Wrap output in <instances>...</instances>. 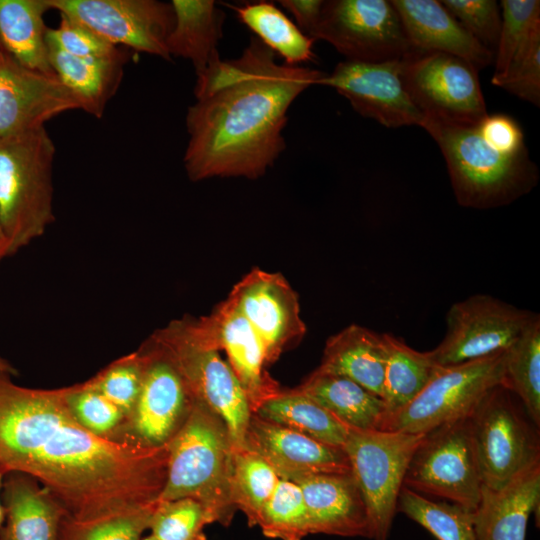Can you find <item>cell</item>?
I'll list each match as a JSON object with an SVG mask.
<instances>
[{
	"mask_svg": "<svg viewBox=\"0 0 540 540\" xmlns=\"http://www.w3.org/2000/svg\"><path fill=\"white\" fill-rule=\"evenodd\" d=\"M157 503L91 519L66 516L61 525L60 540H141L149 529Z\"/></svg>",
	"mask_w": 540,
	"mask_h": 540,
	"instance_id": "cell-37",
	"label": "cell"
},
{
	"mask_svg": "<svg viewBox=\"0 0 540 540\" xmlns=\"http://www.w3.org/2000/svg\"><path fill=\"white\" fill-rule=\"evenodd\" d=\"M499 6L501 29L494 54L495 76L503 75L513 60L540 37L539 0H502Z\"/></svg>",
	"mask_w": 540,
	"mask_h": 540,
	"instance_id": "cell-36",
	"label": "cell"
},
{
	"mask_svg": "<svg viewBox=\"0 0 540 540\" xmlns=\"http://www.w3.org/2000/svg\"><path fill=\"white\" fill-rule=\"evenodd\" d=\"M56 28H48L47 43L64 53L82 58H122L117 46L107 42L85 26L63 15Z\"/></svg>",
	"mask_w": 540,
	"mask_h": 540,
	"instance_id": "cell-43",
	"label": "cell"
},
{
	"mask_svg": "<svg viewBox=\"0 0 540 540\" xmlns=\"http://www.w3.org/2000/svg\"><path fill=\"white\" fill-rule=\"evenodd\" d=\"M424 436L350 429L343 449L365 501L374 540H387L407 467Z\"/></svg>",
	"mask_w": 540,
	"mask_h": 540,
	"instance_id": "cell-8",
	"label": "cell"
},
{
	"mask_svg": "<svg viewBox=\"0 0 540 540\" xmlns=\"http://www.w3.org/2000/svg\"><path fill=\"white\" fill-rule=\"evenodd\" d=\"M295 389L350 429L381 430L387 414L382 398L343 376L314 370Z\"/></svg>",
	"mask_w": 540,
	"mask_h": 540,
	"instance_id": "cell-27",
	"label": "cell"
},
{
	"mask_svg": "<svg viewBox=\"0 0 540 540\" xmlns=\"http://www.w3.org/2000/svg\"><path fill=\"white\" fill-rule=\"evenodd\" d=\"M75 109L79 101L56 75L28 69L0 50V140L44 127Z\"/></svg>",
	"mask_w": 540,
	"mask_h": 540,
	"instance_id": "cell-18",
	"label": "cell"
},
{
	"mask_svg": "<svg viewBox=\"0 0 540 540\" xmlns=\"http://www.w3.org/2000/svg\"><path fill=\"white\" fill-rule=\"evenodd\" d=\"M228 299L259 338L268 366L306 332L298 296L279 273L253 269L233 287Z\"/></svg>",
	"mask_w": 540,
	"mask_h": 540,
	"instance_id": "cell-17",
	"label": "cell"
},
{
	"mask_svg": "<svg viewBox=\"0 0 540 540\" xmlns=\"http://www.w3.org/2000/svg\"><path fill=\"white\" fill-rule=\"evenodd\" d=\"M397 511L423 526L438 540H477L472 511L458 504L435 502L403 486Z\"/></svg>",
	"mask_w": 540,
	"mask_h": 540,
	"instance_id": "cell-34",
	"label": "cell"
},
{
	"mask_svg": "<svg viewBox=\"0 0 540 540\" xmlns=\"http://www.w3.org/2000/svg\"><path fill=\"white\" fill-rule=\"evenodd\" d=\"M48 58L57 78L77 98L80 109L101 118L123 75L125 58H82L47 43Z\"/></svg>",
	"mask_w": 540,
	"mask_h": 540,
	"instance_id": "cell-28",
	"label": "cell"
},
{
	"mask_svg": "<svg viewBox=\"0 0 540 540\" xmlns=\"http://www.w3.org/2000/svg\"><path fill=\"white\" fill-rule=\"evenodd\" d=\"M385 364L382 334L351 324L326 341L316 370L346 377L382 398Z\"/></svg>",
	"mask_w": 540,
	"mask_h": 540,
	"instance_id": "cell-25",
	"label": "cell"
},
{
	"mask_svg": "<svg viewBox=\"0 0 540 540\" xmlns=\"http://www.w3.org/2000/svg\"><path fill=\"white\" fill-rule=\"evenodd\" d=\"M538 315L487 294L470 296L449 308L445 336L431 355L447 367L500 353Z\"/></svg>",
	"mask_w": 540,
	"mask_h": 540,
	"instance_id": "cell-14",
	"label": "cell"
},
{
	"mask_svg": "<svg viewBox=\"0 0 540 540\" xmlns=\"http://www.w3.org/2000/svg\"><path fill=\"white\" fill-rule=\"evenodd\" d=\"M501 385L514 393L540 426V317L529 324L504 352Z\"/></svg>",
	"mask_w": 540,
	"mask_h": 540,
	"instance_id": "cell-33",
	"label": "cell"
},
{
	"mask_svg": "<svg viewBox=\"0 0 540 540\" xmlns=\"http://www.w3.org/2000/svg\"><path fill=\"white\" fill-rule=\"evenodd\" d=\"M492 84L527 101L540 105V37L513 60L507 71L500 76L493 75Z\"/></svg>",
	"mask_w": 540,
	"mask_h": 540,
	"instance_id": "cell-44",
	"label": "cell"
},
{
	"mask_svg": "<svg viewBox=\"0 0 540 540\" xmlns=\"http://www.w3.org/2000/svg\"><path fill=\"white\" fill-rule=\"evenodd\" d=\"M401 78L426 119L475 125L488 114L478 68L463 58L411 49L401 58Z\"/></svg>",
	"mask_w": 540,
	"mask_h": 540,
	"instance_id": "cell-9",
	"label": "cell"
},
{
	"mask_svg": "<svg viewBox=\"0 0 540 540\" xmlns=\"http://www.w3.org/2000/svg\"><path fill=\"white\" fill-rule=\"evenodd\" d=\"M150 337L174 361L194 397L225 422L235 451L244 450L253 412L228 362L199 331L194 318L173 320Z\"/></svg>",
	"mask_w": 540,
	"mask_h": 540,
	"instance_id": "cell-6",
	"label": "cell"
},
{
	"mask_svg": "<svg viewBox=\"0 0 540 540\" xmlns=\"http://www.w3.org/2000/svg\"><path fill=\"white\" fill-rule=\"evenodd\" d=\"M477 124L426 119L422 128L438 144L461 206L487 209L510 204L536 186L538 168L528 150L511 153L498 148L480 133Z\"/></svg>",
	"mask_w": 540,
	"mask_h": 540,
	"instance_id": "cell-4",
	"label": "cell"
},
{
	"mask_svg": "<svg viewBox=\"0 0 540 540\" xmlns=\"http://www.w3.org/2000/svg\"><path fill=\"white\" fill-rule=\"evenodd\" d=\"M144 370L145 355L139 348L114 360L85 382L120 408L127 418L140 393Z\"/></svg>",
	"mask_w": 540,
	"mask_h": 540,
	"instance_id": "cell-41",
	"label": "cell"
},
{
	"mask_svg": "<svg viewBox=\"0 0 540 540\" xmlns=\"http://www.w3.org/2000/svg\"><path fill=\"white\" fill-rule=\"evenodd\" d=\"M55 151L45 127L0 140V227L7 256L41 237L55 219Z\"/></svg>",
	"mask_w": 540,
	"mask_h": 540,
	"instance_id": "cell-5",
	"label": "cell"
},
{
	"mask_svg": "<svg viewBox=\"0 0 540 540\" xmlns=\"http://www.w3.org/2000/svg\"><path fill=\"white\" fill-rule=\"evenodd\" d=\"M0 371V470L24 473L48 489L74 519L158 502L168 446L114 442L84 428L63 388L17 385Z\"/></svg>",
	"mask_w": 540,
	"mask_h": 540,
	"instance_id": "cell-1",
	"label": "cell"
},
{
	"mask_svg": "<svg viewBox=\"0 0 540 540\" xmlns=\"http://www.w3.org/2000/svg\"><path fill=\"white\" fill-rule=\"evenodd\" d=\"M403 486L474 511L481 497L469 417L426 433L415 450Z\"/></svg>",
	"mask_w": 540,
	"mask_h": 540,
	"instance_id": "cell-12",
	"label": "cell"
},
{
	"mask_svg": "<svg viewBox=\"0 0 540 540\" xmlns=\"http://www.w3.org/2000/svg\"><path fill=\"white\" fill-rule=\"evenodd\" d=\"M254 413L265 420L340 448H343L350 432V428L295 388L282 390L266 400Z\"/></svg>",
	"mask_w": 540,
	"mask_h": 540,
	"instance_id": "cell-30",
	"label": "cell"
},
{
	"mask_svg": "<svg viewBox=\"0 0 540 540\" xmlns=\"http://www.w3.org/2000/svg\"><path fill=\"white\" fill-rule=\"evenodd\" d=\"M0 249L4 250L7 256V245H6V241L2 233L1 227H0Z\"/></svg>",
	"mask_w": 540,
	"mask_h": 540,
	"instance_id": "cell-49",
	"label": "cell"
},
{
	"mask_svg": "<svg viewBox=\"0 0 540 540\" xmlns=\"http://www.w3.org/2000/svg\"><path fill=\"white\" fill-rule=\"evenodd\" d=\"M214 523L209 510L192 498L158 501L149 530L158 540H206L204 529Z\"/></svg>",
	"mask_w": 540,
	"mask_h": 540,
	"instance_id": "cell-39",
	"label": "cell"
},
{
	"mask_svg": "<svg viewBox=\"0 0 540 540\" xmlns=\"http://www.w3.org/2000/svg\"><path fill=\"white\" fill-rule=\"evenodd\" d=\"M141 540H158V539L150 534L148 536L142 537Z\"/></svg>",
	"mask_w": 540,
	"mask_h": 540,
	"instance_id": "cell-50",
	"label": "cell"
},
{
	"mask_svg": "<svg viewBox=\"0 0 540 540\" xmlns=\"http://www.w3.org/2000/svg\"><path fill=\"white\" fill-rule=\"evenodd\" d=\"M279 481L274 469L260 456L247 449L235 451L233 501L250 526H257L261 511Z\"/></svg>",
	"mask_w": 540,
	"mask_h": 540,
	"instance_id": "cell-35",
	"label": "cell"
},
{
	"mask_svg": "<svg viewBox=\"0 0 540 540\" xmlns=\"http://www.w3.org/2000/svg\"><path fill=\"white\" fill-rule=\"evenodd\" d=\"M47 0H0L1 48L20 65L55 75L48 58Z\"/></svg>",
	"mask_w": 540,
	"mask_h": 540,
	"instance_id": "cell-29",
	"label": "cell"
},
{
	"mask_svg": "<svg viewBox=\"0 0 540 540\" xmlns=\"http://www.w3.org/2000/svg\"><path fill=\"white\" fill-rule=\"evenodd\" d=\"M171 5L174 24L167 39L169 55L190 60L199 75L220 59L217 47L226 15L212 0H172Z\"/></svg>",
	"mask_w": 540,
	"mask_h": 540,
	"instance_id": "cell-26",
	"label": "cell"
},
{
	"mask_svg": "<svg viewBox=\"0 0 540 540\" xmlns=\"http://www.w3.org/2000/svg\"><path fill=\"white\" fill-rule=\"evenodd\" d=\"M540 502V461L513 477L502 488L481 486L472 512L477 540H525L529 517Z\"/></svg>",
	"mask_w": 540,
	"mask_h": 540,
	"instance_id": "cell-23",
	"label": "cell"
},
{
	"mask_svg": "<svg viewBox=\"0 0 540 540\" xmlns=\"http://www.w3.org/2000/svg\"><path fill=\"white\" fill-rule=\"evenodd\" d=\"M480 133L498 148L511 153L527 151L519 123L502 113L487 114L477 124Z\"/></svg>",
	"mask_w": 540,
	"mask_h": 540,
	"instance_id": "cell-45",
	"label": "cell"
},
{
	"mask_svg": "<svg viewBox=\"0 0 540 540\" xmlns=\"http://www.w3.org/2000/svg\"><path fill=\"white\" fill-rule=\"evenodd\" d=\"M483 486L497 490L540 461L539 428L519 398L501 384L491 388L469 416Z\"/></svg>",
	"mask_w": 540,
	"mask_h": 540,
	"instance_id": "cell-7",
	"label": "cell"
},
{
	"mask_svg": "<svg viewBox=\"0 0 540 540\" xmlns=\"http://www.w3.org/2000/svg\"><path fill=\"white\" fill-rule=\"evenodd\" d=\"M275 56L254 36L240 57L220 58L196 75L183 158L190 180L256 179L284 151L291 104L325 73L280 64Z\"/></svg>",
	"mask_w": 540,
	"mask_h": 540,
	"instance_id": "cell-2",
	"label": "cell"
},
{
	"mask_svg": "<svg viewBox=\"0 0 540 540\" xmlns=\"http://www.w3.org/2000/svg\"><path fill=\"white\" fill-rule=\"evenodd\" d=\"M319 85L334 88L360 115L388 128L416 125L426 117L414 104L401 78V58L381 62L344 60Z\"/></svg>",
	"mask_w": 540,
	"mask_h": 540,
	"instance_id": "cell-16",
	"label": "cell"
},
{
	"mask_svg": "<svg viewBox=\"0 0 540 540\" xmlns=\"http://www.w3.org/2000/svg\"><path fill=\"white\" fill-rule=\"evenodd\" d=\"M50 9L85 26L114 46L171 60V3L156 0H47Z\"/></svg>",
	"mask_w": 540,
	"mask_h": 540,
	"instance_id": "cell-15",
	"label": "cell"
},
{
	"mask_svg": "<svg viewBox=\"0 0 540 540\" xmlns=\"http://www.w3.org/2000/svg\"><path fill=\"white\" fill-rule=\"evenodd\" d=\"M3 479H4V473L0 470V528L3 525L4 519H5L4 508L1 502V489H2Z\"/></svg>",
	"mask_w": 540,
	"mask_h": 540,
	"instance_id": "cell-48",
	"label": "cell"
},
{
	"mask_svg": "<svg viewBox=\"0 0 540 540\" xmlns=\"http://www.w3.org/2000/svg\"><path fill=\"white\" fill-rule=\"evenodd\" d=\"M292 482L302 491L310 534L372 538L369 513L351 473L306 474Z\"/></svg>",
	"mask_w": 540,
	"mask_h": 540,
	"instance_id": "cell-21",
	"label": "cell"
},
{
	"mask_svg": "<svg viewBox=\"0 0 540 540\" xmlns=\"http://www.w3.org/2000/svg\"><path fill=\"white\" fill-rule=\"evenodd\" d=\"M64 401L72 416L93 434L114 441L126 420L125 413L86 382L63 387Z\"/></svg>",
	"mask_w": 540,
	"mask_h": 540,
	"instance_id": "cell-40",
	"label": "cell"
},
{
	"mask_svg": "<svg viewBox=\"0 0 540 540\" xmlns=\"http://www.w3.org/2000/svg\"><path fill=\"white\" fill-rule=\"evenodd\" d=\"M504 352L454 366H441L410 403L385 416L381 430L426 434L469 417L484 395L501 384Z\"/></svg>",
	"mask_w": 540,
	"mask_h": 540,
	"instance_id": "cell-10",
	"label": "cell"
},
{
	"mask_svg": "<svg viewBox=\"0 0 540 540\" xmlns=\"http://www.w3.org/2000/svg\"><path fill=\"white\" fill-rule=\"evenodd\" d=\"M194 320L206 339L225 352L253 413L282 391L266 370L268 364L259 338L228 298L210 315Z\"/></svg>",
	"mask_w": 540,
	"mask_h": 540,
	"instance_id": "cell-19",
	"label": "cell"
},
{
	"mask_svg": "<svg viewBox=\"0 0 540 540\" xmlns=\"http://www.w3.org/2000/svg\"><path fill=\"white\" fill-rule=\"evenodd\" d=\"M167 446L166 478L158 501L195 499L214 522L228 526L237 508L232 495L235 447L225 422L195 398Z\"/></svg>",
	"mask_w": 540,
	"mask_h": 540,
	"instance_id": "cell-3",
	"label": "cell"
},
{
	"mask_svg": "<svg viewBox=\"0 0 540 540\" xmlns=\"http://www.w3.org/2000/svg\"><path fill=\"white\" fill-rule=\"evenodd\" d=\"M309 37L353 61L399 59L411 50L398 13L386 0L324 1Z\"/></svg>",
	"mask_w": 540,
	"mask_h": 540,
	"instance_id": "cell-13",
	"label": "cell"
},
{
	"mask_svg": "<svg viewBox=\"0 0 540 540\" xmlns=\"http://www.w3.org/2000/svg\"><path fill=\"white\" fill-rule=\"evenodd\" d=\"M4 257H6V253L4 250L0 249V260Z\"/></svg>",
	"mask_w": 540,
	"mask_h": 540,
	"instance_id": "cell-51",
	"label": "cell"
},
{
	"mask_svg": "<svg viewBox=\"0 0 540 540\" xmlns=\"http://www.w3.org/2000/svg\"><path fill=\"white\" fill-rule=\"evenodd\" d=\"M1 49H2V48H1V44H0V50H1Z\"/></svg>",
	"mask_w": 540,
	"mask_h": 540,
	"instance_id": "cell-52",
	"label": "cell"
},
{
	"mask_svg": "<svg viewBox=\"0 0 540 540\" xmlns=\"http://www.w3.org/2000/svg\"><path fill=\"white\" fill-rule=\"evenodd\" d=\"M382 336L386 349L382 399L390 414L410 403L441 366L430 351H417L389 333Z\"/></svg>",
	"mask_w": 540,
	"mask_h": 540,
	"instance_id": "cell-31",
	"label": "cell"
},
{
	"mask_svg": "<svg viewBox=\"0 0 540 540\" xmlns=\"http://www.w3.org/2000/svg\"><path fill=\"white\" fill-rule=\"evenodd\" d=\"M245 449L264 459L280 479L293 481L306 474L351 473L343 448L318 441L252 413Z\"/></svg>",
	"mask_w": 540,
	"mask_h": 540,
	"instance_id": "cell-20",
	"label": "cell"
},
{
	"mask_svg": "<svg viewBox=\"0 0 540 540\" xmlns=\"http://www.w3.org/2000/svg\"><path fill=\"white\" fill-rule=\"evenodd\" d=\"M411 49L452 54L478 69L490 65L494 52L478 42L436 0H392Z\"/></svg>",
	"mask_w": 540,
	"mask_h": 540,
	"instance_id": "cell-22",
	"label": "cell"
},
{
	"mask_svg": "<svg viewBox=\"0 0 540 540\" xmlns=\"http://www.w3.org/2000/svg\"><path fill=\"white\" fill-rule=\"evenodd\" d=\"M0 371L7 372L11 374L12 376L17 375V370L15 369V367H13V365L10 362L2 358L1 356H0Z\"/></svg>",
	"mask_w": 540,
	"mask_h": 540,
	"instance_id": "cell-47",
	"label": "cell"
},
{
	"mask_svg": "<svg viewBox=\"0 0 540 540\" xmlns=\"http://www.w3.org/2000/svg\"><path fill=\"white\" fill-rule=\"evenodd\" d=\"M278 3L292 13L298 28L309 37L319 20L324 1L280 0Z\"/></svg>",
	"mask_w": 540,
	"mask_h": 540,
	"instance_id": "cell-46",
	"label": "cell"
},
{
	"mask_svg": "<svg viewBox=\"0 0 540 540\" xmlns=\"http://www.w3.org/2000/svg\"><path fill=\"white\" fill-rule=\"evenodd\" d=\"M1 502L5 519L0 540H60L64 506L32 477L10 472L4 475Z\"/></svg>",
	"mask_w": 540,
	"mask_h": 540,
	"instance_id": "cell-24",
	"label": "cell"
},
{
	"mask_svg": "<svg viewBox=\"0 0 540 540\" xmlns=\"http://www.w3.org/2000/svg\"><path fill=\"white\" fill-rule=\"evenodd\" d=\"M140 349L145 355L142 386L116 442L163 447L186 421L195 397L174 361L151 337Z\"/></svg>",
	"mask_w": 540,
	"mask_h": 540,
	"instance_id": "cell-11",
	"label": "cell"
},
{
	"mask_svg": "<svg viewBox=\"0 0 540 540\" xmlns=\"http://www.w3.org/2000/svg\"><path fill=\"white\" fill-rule=\"evenodd\" d=\"M441 3L478 42L494 52L501 29V10L495 0H444Z\"/></svg>",
	"mask_w": 540,
	"mask_h": 540,
	"instance_id": "cell-42",
	"label": "cell"
},
{
	"mask_svg": "<svg viewBox=\"0 0 540 540\" xmlns=\"http://www.w3.org/2000/svg\"><path fill=\"white\" fill-rule=\"evenodd\" d=\"M237 17L286 64L313 61L314 39L305 35L273 2L259 1L235 8Z\"/></svg>",
	"mask_w": 540,
	"mask_h": 540,
	"instance_id": "cell-32",
	"label": "cell"
},
{
	"mask_svg": "<svg viewBox=\"0 0 540 540\" xmlns=\"http://www.w3.org/2000/svg\"><path fill=\"white\" fill-rule=\"evenodd\" d=\"M257 526L268 538L302 540L310 534L307 510L300 487L280 479L265 503Z\"/></svg>",
	"mask_w": 540,
	"mask_h": 540,
	"instance_id": "cell-38",
	"label": "cell"
}]
</instances>
